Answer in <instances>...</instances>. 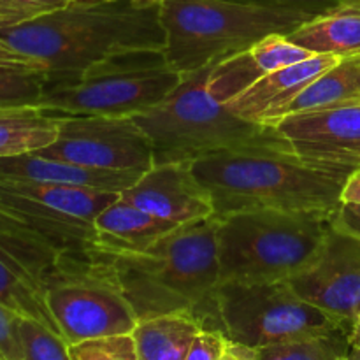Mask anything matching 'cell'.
Wrapping results in <instances>:
<instances>
[{"label":"cell","mask_w":360,"mask_h":360,"mask_svg":"<svg viewBox=\"0 0 360 360\" xmlns=\"http://www.w3.org/2000/svg\"><path fill=\"white\" fill-rule=\"evenodd\" d=\"M0 41L41 63L48 79H58L118 53L165 49V32L160 4L74 0L27 23L0 28Z\"/></svg>","instance_id":"1"},{"label":"cell","mask_w":360,"mask_h":360,"mask_svg":"<svg viewBox=\"0 0 360 360\" xmlns=\"http://www.w3.org/2000/svg\"><path fill=\"white\" fill-rule=\"evenodd\" d=\"M218 227L220 218H204L178 225L143 253H101L137 319L192 311L204 329L220 330L214 302L220 283Z\"/></svg>","instance_id":"2"},{"label":"cell","mask_w":360,"mask_h":360,"mask_svg":"<svg viewBox=\"0 0 360 360\" xmlns=\"http://www.w3.org/2000/svg\"><path fill=\"white\" fill-rule=\"evenodd\" d=\"M206 186L217 218L245 211H323L336 213L350 174L316 167L294 151L229 150L192 162Z\"/></svg>","instance_id":"3"},{"label":"cell","mask_w":360,"mask_h":360,"mask_svg":"<svg viewBox=\"0 0 360 360\" xmlns=\"http://www.w3.org/2000/svg\"><path fill=\"white\" fill-rule=\"evenodd\" d=\"M213 67L183 76L167 98L134 116L153 144L155 164H192L207 155L250 148L292 151L276 127L239 118L213 97Z\"/></svg>","instance_id":"4"},{"label":"cell","mask_w":360,"mask_h":360,"mask_svg":"<svg viewBox=\"0 0 360 360\" xmlns=\"http://www.w3.org/2000/svg\"><path fill=\"white\" fill-rule=\"evenodd\" d=\"M311 18L308 13L236 0H164L160 4L165 55L183 76L246 53L267 35L292 34Z\"/></svg>","instance_id":"5"},{"label":"cell","mask_w":360,"mask_h":360,"mask_svg":"<svg viewBox=\"0 0 360 360\" xmlns=\"http://www.w3.org/2000/svg\"><path fill=\"white\" fill-rule=\"evenodd\" d=\"M334 214L266 210L220 218V283H274L297 276L319 255Z\"/></svg>","instance_id":"6"},{"label":"cell","mask_w":360,"mask_h":360,"mask_svg":"<svg viewBox=\"0 0 360 360\" xmlns=\"http://www.w3.org/2000/svg\"><path fill=\"white\" fill-rule=\"evenodd\" d=\"M181 81L165 49H132L74 76L48 79L39 105L72 116H136L160 104Z\"/></svg>","instance_id":"7"},{"label":"cell","mask_w":360,"mask_h":360,"mask_svg":"<svg viewBox=\"0 0 360 360\" xmlns=\"http://www.w3.org/2000/svg\"><path fill=\"white\" fill-rule=\"evenodd\" d=\"M220 330L252 348L347 329L322 309L302 301L288 281L220 283L214 292ZM352 333V330H350Z\"/></svg>","instance_id":"8"},{"label":"cell","mask_w":360,"mask_h":360,"mask_svg":"<svg viewBox=\"0 0 360 360\" xmlns=\"http://www.w3.org/2000/svg\"><path fill=\"white\" fill-rule=\"evenodd\" d=\"M46 304L65 343L132 334L137 319L101 253L69 264L46 287Z\"/></svg>","instance_id":"9"},{"label":"cell","mask_w":360,"mask_h":360,"mask_svg":"<svg viewBox=\"0 0 360 360\" xmlns=\"http://www.w3.org/2000/svg\"><path fill=\"white\" fill-rule=\"evenodd\" d=\"M35 153L101 171L146 172L153 144L134 116H63L53 144Z\"/></svg>","instance_id":"10"},{"label":"cell","mask_w":360,"mask_h":360,"mask_svg":"<svg viewBox=\"0 0 360 360\" xmlns=\"http://www.w3.org/2000/svg\"><path fill=\"white\" fill-rule=\"evenodd\" d=\"M288 285L302 301L352 330L360 313V238L333 224L315 260Z\"/></svg>","instance_id":"11"},{"label":"cell","mask_w":360,"mask_h":360,"mask_svg":"<svg viewBox=\"0 0 360 360\" xmlns=\"http://www.w3.org/2000/svg\"><path fill=\"white\" fill-rule=\"evenodd\" d=\"M273 127L308 164L345 174L360 167V101L281 116Z\"/></svg>","instance_id":"12"},{"label":"cell","mask_w":360,"mask_h":360,"mask_svg":"<svg viewBox=\"0 0 360 360\" xmlns=\"http://www.w3.org/2000/svg\"><path fill=\"white\" fill-rule=\"evenodd\" d=\"M120 197L146 213L178 225L214 214L210 192L195 178L188 162L155 164Z\"/></svg>","instance_id":"13"},{"label":"cell","mask_w":360,"mask_h":360,"mask_svg":"<svg viewBox=\"0 0 360 360\" xmlns=\"http://www.w3.org/2000/svg\"><path fill=\"white\" fill-rule=\"evenodd\" d=\"M340 56L313 55L295 65L264 74L246 90L225 102L227 109L248 122L271 125L311 81L340 62Z\"/></svg>","instance_id":"14"},{"label":"cell","mask_w":360,"mask_h":360,"mask_svg":"<svg viewBox=\"0 0 360 360\" xmlns=\"http://www.w3.org/2000/svg\"><path fill=\"white\" fill-rule=\"evenodd\" d=\"M176 227L174 221L146 213L118 197L94 220L91 250L104 255L143 253Z\"/></svg>","instance_id":"15"},{"label":"cell","mask_w":360,"mask_h":360,"mask_svg":"<svg viewBox=\"0 0 360 360\" xmlns=\"http://www.w3.org/2000/svg\"><path fill=\"white\" fill-rule=\"evenodd\" d=\"M143 172L101 171L83 167L56 158L42 157L39 153H23L16 157L0 158V178L20 181L55 183V185L83 186V188L108 190L122 193L132 186Z\"/></svg>","instance_id":"16"},{"label":"cell","mask_w":360,"mask_h":360,"mask_svg":"<svg viewBox=\"0 0 360 360\" xmlns=\"http://www.w3.org/2000/svg\"><path fill=\"white\" fill-rule=\"evenodd\" d=\"M0 248L13 255L39 283L48 287L70 259L90 253H69L37 231L30 221L0 199Z\"/></svg>","instance_id":"17"},{"label":"cell","mask_w":360,"mask_h":360,"mask_svg":"<svg viewBox=\"0 0 360 360\" xmlns=\"http://www.w3.org/2000/svg\"><path fill=\"white\" fill-rule=\"evenodd\" d=\"M287 39L313 55H334L340 58L359 55L360 0H340L326 13L302 23Z\"/></svg>","instance_id":"18"},{"label":"cell","mask_w":360,"mask_h":360,"mask_svg":"<svg viewBox=\"0 0 360 360\" xmlns=\"http://www.w3.org/2000/svg\"><path fill=\"white\" fill-rule=\"evenodd\" d=\"M63 116L41 105H0V158L48 148L58 137Z\"/></svg>","instance_id":"19"},{"label":"cell","mask_w":360,"mask_h":360,"mask_svg":"<svg viewBox=\"0 0 360 360\" xmlns=\"http://www.w3.org/2000/svg\"><path fill=\"white\" fill-rule=\"evenodd\" d=\"M204 329L192 311L139 320L132 330L139 360H185L193 338Z\"/></svg>","instance_id":"20"},{"label":"cell","mask_w":360,"mask_h":360,"mask_svg":"<svg viewBox=\"0 0 360 360\" xmlns=\"http://www.w3.org/2000/svg\"><path fill=\"white\" fill-rule=\"evenodd\" d=\"M357 101H360V53L345 56L336 65L320 74L290 104L285 105L276 120L294 112L320 111Z\"/></svg>","instance_id":"21"},{"label":"cell","mask_w":360,"mask_h":360,"mask_svg":"<svg viewBox=\"0 0 360 360\" xmlns=\"http://www.w3.org/2000/svg\"><path fill=\"white\" fill-rule=\"evenodd\" d=\"M0 304L20 319L34 320L62 336L46 304L44 287L2 248H0Z\"/></svg>","instance_id":"22"},{"label":"cell","mask_w":360,"mask_h":360,"mask_svg":"<svg viewBox=\"0 0 360 360\" xmlns=\"http://www.w3.org/2000/svg\"><path fill=\"white\" fill-rule=\"evenodd\" d=\"M350 348V330L336 329L326 334L257 348V355L259 360H347Z\"/></svg>","instance_id":"23"},{"label":"cell","mask_w":360,"mask_h":360,"mask_svg":"<svg viewBox=\"0 0 360 360\" xmlns=\"http://www.w3.org/2000/svg\"><path fill=\"white\" fill-rule=\"evenodd\" d=\"M48 88V72L32 63L0 62V105H39Z\"/></svg>","instance_id":"24"},{"label":"cell","mask_w":360,"mask_h":360,"mask_svg":"<svg viewBox=\"0 0 360 360\" xmlns=\"http://www.w3.org/2000/svg\"><path fill=\"white\" fill-rule=\"evenodd\" d=\"M248 55L252 56L253 63L262 70V74H267L304 62L311 58L313 53L288 41L287 35L273 34L253 44L248 49Z\"/></svg>","instance_id":"25"},{"label":"cell","mask_w":360,"mask_h":360,"mask_svg":"<svg viewBox=\"0 0 360 360\" xmlns=\"http://www.w3.org/2000/svg\"><path fill=\"white\" fill-rule=\"evenodd\" d=\"M20 338L23 347L21 360H72L65 340L42 323L21 319Z\"/></svg>","instance_id":"26"},{"label":"cell","mask_w":360,"mask_h":360,"mask_svg":"<svg viewBox=\"0 0 360 360\" xmlns=\"http://www.w3.org/2000/svg\"><path fill=\"white\" fill-rule=\"evenodd\" d=\"M72 360H139L132 334L98 338L69 347Z\"/></svg>","instance_id":"27"},{"label":"cell","mask_w":360,"mask_h":360,"mask_svg":"<svg viewBox=\"0 0 360 360\" xmlns=\"http://www.w3.org/2000/svg\"><path fill=\"white\" fill-rule=\"evenodd\" d=\"M74 0H0V28L16 27L63 9Z\"/></svg>","instance_id":"28"},{"label":"cell","mask_w":360,"mask_h":360,"mask_svg":"<svg viewBox=\"0 0 360 360\" xmlns=\"http://www.w3.org/2000/svg\"><path fill=\"white\" fill-rule=\"evenodd\" d=\"M20 316L0 304V357L2 360H21L23 347L20 338Z\"/></svg>","instance_id":"29"},{"label":"cell","mask_w":360,"mask_h":360,"mask_svg":"<svg viewBox=\"0 0 360 360\" xmlns=\"http://www.w3.org/2000/svg\"><path fill=\"white\" fill-rule=\"evenodd\" d=\"M224 333L213 329H200L193 338L185 360H220L227 347Z\"/></svg>","instance_id":"30"},{"label":"cell","mask_w":360,"mask_h":360,"mask_svg":"<svg viewBox=\"0 0 360 360\" xmlns=\"http://www.w3.org/2000/svg\"><path fill=\"white\" fill-rule=\"evenodd\" d=\"M236 2L257 4V6L276 7V9H290L299 13H308L311 16L326 13L327 9L336 6L340 0H236Z\"/></svg>","instance_id":"31"},{"label":"cell","mask_w":360,"mask_h":360,"mask_svg":"<svg viewBox=\"0 0 360 360\" xmlns=\"http://www.w3.org/2000/svg\"><path fill=\"white\" fill-rule=\"evenodd\" d=\"M333 224L334 227L360 238V206L341 204L340 210L334 214Z\"/></svg>","instance_id":"32"},{"label":"cell","mask_w":360,"mask_h":360,"mask_svg":"<svg viewBox=\"0 0 360 360\" xmlns=\"http://www.w3.org/2000/svg\"><path fill=\"white\" fill-rule=\"evenodd\" d=\"M341 204L360 206V167L355 169L345 181L341 190Z\"/></svg>","instance_id":"33"},{"label":"cell","mask_w":360,"mask_h":360,"mask_svg":"<svg viewBox=\"0 0 360 360\" xmlns=\"http://www.w3.org/2000/svg\"><path fill=\"white\" fill-rule=\"evenodd\" d=\"M220 360H259V355H257V348L229 340Z\"/></svg>","instance_id":"34"},{"label":"cell","mask_w":360,"mask_h":360,"mask_svg":"<svg viewBox=\"0 0 360 360\" xmlns=\"http://www.w3.org/2000/svg\"><path fill=\"white\" fill-rule=\"evenodd\" d=\"M0 62H7V63H32V65H41V63L35 62V60L27 58V56L20 55V53H16V51H14V49H11L9 46L4 44L2 41H0ZM42 69H44V67H42Z\"/></svg>","instance_id":"35"},{"label":"cell","mask_w":360,"mask_h":360,"mask_svg":"<svg viewBox=\"0 0 360 360\" xmlns=\"http://www.w3.org/2000/svg\"><path fill=\"white\" fill-rule=\"evenodd\" d=\"M350 345H352V347H359L360 348V313H359L357 319H355L354 327H352Z\"/></svg>","instance_id":"36"},{"label":"cell","mask_w":360,"mask_h":360,"mask_svg":"<svg viewBox=\"0 0 360 360\" xmlns=\"http://www.w3.org/2000/svg\"><path fill=\"white\" fill-rule=\"evenodd\" d=\"M347 360H360V348L359 347H352Z\"/></svg>","instance_id":"37"},{"label":"cell","mask_w":360,"mask_h":360,"mask_svg":"<svg viewBox=\"0 0 360 360\" xmlns=\"http://www.w3.org/2000/svg\"><path fill=\"white\" fill-rule=\"evenodd\" d=\"M143 2H153V4H162L164 0H143Z\"/></svg>","instance_id":"38"},{"label":"cell","mask_w":360,"mask_h":360,"mask_svg":"<svg viewBox=\"0 0 360 360\" xmlns=\"http://www.w3.org/2000/svg\"><path fill=\"white\" fill-rule=\"evenodd\" d=\"M0 360H2V357H0Z\"/></svg>","instance_id":"39"}]
</instances>
